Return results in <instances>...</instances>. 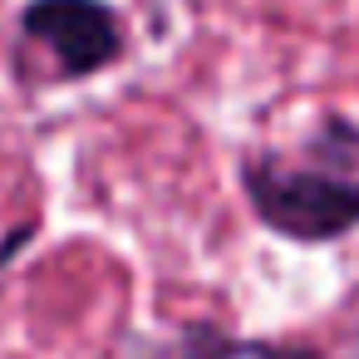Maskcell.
<instances>
[{
  "label": "cell",
  "instance_id": "1",
  "mask_svg": "<svg viewBox=\"0 0 359 359\" xmlns=\"http://www.w3.org/2000/svg\"><path fill=\"white\" fill-rule=\"evenodd\" d=\"M246 197L256 217L290 241H334L359 226V177L320 168L246 163Z\"/></svg>",
  "mask_w": 359,
  "mask_h": 359
},
{
  "label": "cell",
  "instance_id": "2",
  "mask_svg": "<svg viewBox=\"0 0 359 359\" xmlns=\"http://www.w3.org/2000/svg\"><path fill=\"white\" fill-rule=\"evenodd\" d=\"M20 30L55 55L65 79H89L123 55V20L104 0H30Z\"/></svg>",
  "mask_w": 359,
  "mask_h": 359
}]
</instances>
